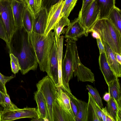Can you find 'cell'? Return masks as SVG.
Listing matches in <instances>:
<instances>
[{
  "instance_id": "20",
  "label": "cell",
  "mask_w": 121,
  "mask_h": 121,
  "mask_svg": "<svg viewBox=\"0 0 121 121\" xmlns=\"http://www.w3.org/2000/svg\"><path fill=\"white\" fill-rule=\"evenodd\" d=\"M70 20L65 16H62L56 24L53 29L54 37L56 45L58 48L59 46L60 35L63 33H65L66 28H64L65 26H68L70 23Z\"/></svg>"
},
{
  "instance_id": "42",
  "label": "cell",
  "mask_w": 121,
  "mask_h": 121,
  "mask_svg": "<svg viewBox=\"0 0 121 121\" xmlns=\"http://www.w3.org/2000/svg\"><path fill=\"white\" fill-rule=\"evenodd\" d=\"M37 9L39 11L41 7L42 0H34Z\"/></svg>"
},
{
  "instance_id": "5",
  "label": "cell",
  "mask_w": 121,
  "mask_h": 121,
  "mask_svg": "<svg viewBox=\"0 0 121 121\" xmlns=\"http://www.w3.org/2000/svg\"><path fill=\"white\" fill-rule=\"evenodd\" d=\"M37 90L42 94L47 105L49 121H53V109L56 98V88L51 79L48 75L36 84Z\"/></svg>"
},
{
  "instance_id": "38",
  "label": "cell",
  "mask_w": 121,
  "mask_h": 121,
  "mask_svg": "<svg viewBox=\"0 0 121 121\" xmlns=\"http://www.w3.org/2000/svg\"><path fill=\"white\" fill-rule=\"evenodd\" d=\"M15 76H6L2 74L0 72V81L4 86L6 83L13 78Z\"/></svg>"
},
{
  "instance_id": "16",
  "label": "cell",
  "mask_w": 121,
  "mask_h": 121,
  "mask_svg": "<svg viewBox=\"0 0 121 121\" xmlns=\"http://www.w3.org/2000/svg\"><path fill=\"white\" fill-rule=\"evenodd\" d=\"M11 5L16 28L22 27L24 5L22 0H11Z\"/></svg>"
},
{
  "instance_id": "49",
  "label": "cell",
  "mask_w": 121,
  "mask_h": 121,
  "mask_svg": "<svg viewBox=\"0 0 121 121\" xmlns=\"http://www.w3.org/2000/svg\"><path fill=\"white\" fill-rule=\"evenodd\" d=\"M0 121H1L0 111Z\"/></svg>"
},
{
  "instance_id": "1",
  "label": "cell",
  "mask_w": 121,
  "mask_h": 121,
  "mask_svg": "<svg viewBox=\"0 0 121 121\" xmlns=\"http://www.w3.org/2000/svg\"><path fill=\"white\" fill-rule=\"evenodd\" d=\"M29 33L23 27L16 28L6 44L9 54L18 59L21 72L24 75L37 69L38 63L34 50L29 39Z\"/></svg>"
},
{
  "instance_id": "30",
  "label": "cell",
  "mask_w": 121,
  "mask_h": 121,
  "mask_svg": "<svg viewBox=\"0 0 121 121\" xmlns=\"http://www.w3.org/2000/svg\"><path fill=\"white\" fill-rule=\"evenodd\" d=\"M100 121L95 108L88 102L87 108V121Z\"/></svg>"
},
{
  "instance_id": "29",
  "label": "cell",
  "mask_w": 121,
  "mask_h": 121,
  "mask_svg": "<svg viewBox=\"0 0 121 121\" xmlns=\"http://www.w3.org/2000/svg\"><path fill=\"white\" fill-rule=\"evenodd\" d=\"M86 86L89 92L99 106L101 108H103L104 107L102 99L97 89L95 88H94L92 86L88 84Z\"/></svg>"
},
{
  "instance_id": "31",
  "label": "cell",
  "mask_w": 121,
  "mask_h": 121,
  "mask_svg": "<svg viewBox=\"0 0 121 121\" xmlns=\"http://www.w3.org/2000/svg\"><path fill=\"white\" fill-rule=\"evenodd\" d=\"M3 103L2 106L4 108L10 110H15L19 108L11 101L9 96L7 93H3Z\"/></svg>"
},
{
  "instance_id": "2",
  "label": "cell",
  "mask_w": 121,
  "mask_h": 121,
  "mask_svg": "<svg viewBox=\"0 0 121 121\" xmlns=\"http://www.w3.org/2000/svg\"><path fill=\"white\" fill-rule=\"evenodd\" d=\"M29 34V42L40 70L46 72L49 58L55 40L53 32L51 30L46 35L33 32Z\"/></svg>"
},
{
  "instance_id": "46",
  "label": "cell",
  "mask_w": 121,
  "mask_h": 121,
  "mask_svg": "<svg viewBox=\"0 0 121 121\" xmlns=\"http://www.w3.org/2000/svg\"><path fill=\"white\" fill-rule=\"evenodd\" d=\"M121 55L118 53H115V56L116 60L117 61L121 64Z\"/></svg>"
},
{
  "instance_id": "26",
  "label": "cell",
  "mask_w": 121,
  "mask_h": 121,
  "mask_svg": "<svg viewBox=\"0 0 121 121\" xmlns=\"http://www.w3.org/2000/svg\"><path fill=\"white\" fill-rule=\"evenodd\" d=\"M77 102L79 111L75 117V121H87V108L88 103L79 100L75 97L74 98Z\"/></svg>"
},
{
  "instance_id": "4",
  "label": "cell",
  "mask_w": 121,
  "mask_h": 121,
  "mask_svg": "<svg viewBox=\"0 0 121 121\" xmlns=\"http://www.w3.org/2000/svg\"><path fill=\"white\" fill-rule=\"evenodd\" d=\"M92 30L98 33L102 43L106 42L114 52L121 55V33L109 20L98 19L89 33Z\"/></svg>"
},
{
  "instance_id": "33",
  "label": "cell",
  "mask_w": 121,
  "mask_h": 121,
  "mask_svg": "<svg viewBox=\"0 0 121 121\" xmlns=\"http://www.w3.org/2000/svg\"><path fill=\"white\" fill-rule=\"evenodd\" d=\"M9 55L12 71L15 74L20 70L19 61L17 58L13 54H9Z\"/></svg>"
},
{
  "instance_id": "44",
  "label": "cell",
  "mask_w": 121,
  "mask_h": 121,
  "mask_svg": "<svg viewBox=\"0 0 121 121\" xmlns=\"http://www.w3.org/2000/svg\"><path fill=\"white\" fill-rule=\"evenodd\" d=\"M111 96L109 93L106 92L104 95L103 97V99L106 101L108 102L110 100Z\"/></svg>"
},
{
  "instance_id": "10",
  "label": "cell",
  "mask_w": 121,
  "mask_h": 121,
  "mask_svg": "<svg viewBox=\"0 0 121 121\" xmlns=\"http://www.w3.org/2000/svg\"><path fill=\"white\" fill-rule=\"evenodd\" d=\"M64 0H60L52 6L48 13L46 27L44 35H47L53 29L57 23L61 18L60 15L64 4Z\"/></svg>"
},
{
  "instance_id": "41",
  "label": "cell",
  "mask_w": 121,
  "mask_h": 121,
  "mask_svg": "<svg viewBox=\"0 0 121 121\" xmlns=\"http://www.w3.org/2000/svg\"><path fill=\"white\" fill-rule=\"evenodd\" d=\"M107 112L106 107L102 108L101 117L102 121H106V116Z\"/></svg>"
},
{
  "instance_id": "34",
  "label": "cell",
  "mask_w": 121,
  "mask_h": 121,
  "mask_svg": "<svg viewBox=\"0 0 121 121\" xmlns=\"http://www.w3.org/2000/svg\"><path fill=\"white\" fill-rule=\"evenodd\" d=\"M88 102L95 108L100 121H102L101 117L102 108L99 106L89 92H88Z\"/></svg>"
},
{
  "instance_id": "47",
  "label": "cell",
  "mask_w": 121,
  "mask_h": 121,
  "mask_svg": "<svg viewBox=\"0 0 121 121\" xmlns=\"http://www.w3.org/2000/svg\"><path fill=\"white\" fill-rule=\"evenodd\" d=\"M106 121H115L113 119L108 113V112L106 116Z\"/></svg>"
},
{
  "instance_id": "37",
  "label": "cell",
  "mask_w": 121,
  "mask_h": 121,
  "mask_svg": "<svg viewBox=\"0 0 121 121\" xmlns=\"http://www.w3.org/2000/svg\"><path fill=\"white\" fill-rule=\"evenodd\" d=\"M70 97V103L71 108L75 117L78 112L79 105L77 102L74 98Z\"/></svg>"
},
{
  "instance_id": "3",
  "label": "cell",
  "mask_w": 121,
  "mask_h": 121,
  "mask_svg": "<svg viewBox=\"0 0 121 121\" xmlns=\"http://www.w3.org/2000/svg\"><path fill=\"white\" fill-rule=\"evenodd\" d=\"M66 49L64 58L62 62V78L63 90L70 96L72 94L69 82L73 78L74 70L80 60L75 41L67 39Z\"/></svg>"
},
{
  "instance_id": "35",
  "label": "cell",
  "mask_w": 121,
  "mask_h": 121,
  "mask_svg": "<svg viewBox=\"0 0 121 121\" xmlns=\"http://www.w3.org/2000/svg\"><path fill=\"white\" fill-rule=\"evenodd\" d=\"M0 38L8 44L9 40L4 25L0 15Z\"/></svg>"
},
{
  "instance_id": "39",
  "label": "cell",
  "mask_w": 121,
  "mask_h": 121,
  "mask_svg": "<svg viewBox=\"0 0 121 121\" xmlns=\"http://www.w3.org/2000/svg\"><path fill=\"white\" fill-rule=\"evenodd\" d=\"M97 45L99 50L100 54L105 53V50L100 38L96 39Z\"/></svg>"
},
{
  "instance_id": "7",
  "label": "cell",
  "mask_w": 121,
  "mask_h": 121,
  "mask_svg": "<svg viewBox=\"0 0 121 121\" xmlns=\"http://www.w3.org/2000/svg\"><path fill=\"white\" fill-rule=\"evenodd\" d=\"M0 13L9 41L16 29L11 0H0Z\"/></svg>"
},
{
  "instance_id": "11",
  "label": "cell",
  "mask_w": 121,
  "mask_h": 121,
  "mask_svg": "<svg viewBox=\"0 0 121 121\" xmlns=\"http://www.w3.org/2000/svg\"><path fill=\"white\" fill-rule=\"evenodd\" d=\"M48 13L46 8L41 7L33 17V32L44 35L46 27Z\"/></svg>"
},
{
  "instance_id": "43",
  "label": "cell",
  "mask_w": 121,
  "mask_h": 121,
  "mask_svg": "<svg viewBox=\"0 0 121 121\" xmlns=\"http://www.w3.org/2000/svg\"><path fill=\"white\" fill-rule=\"evenodd\" d=\"M0 91L3 94H6L7 93L5 86H4L0 81Z\"/></svg>"
},
{
  "instance_id": "17",
  "label": "cell",
  "mask_w": 121,
  "mask_h": 121,
  "mask_svg": "<svg viewBox=\"0 0 121 121\" xmlns=\"http://www.w3.org/2000/svg\"><path fill=\"white\" fill-rule=\"evenodd\" d=\"M99 62V69L108 85L110 82L117 77L111 70L109 65L106 59V53L103 52L100 54Z\"/></svg>"
},
{
  "instance_id": "28",
  "label": "cell",
  "mask_w": 121,
  "mask_h": 121,
  "mask_svg": "<svg viewBox=\"0 0 121 121\" xmlns=\"http://www.w3.org/2000/svg\"><path fill=\"white\" fill-rule=\"evenodd\" d=\"M78 0H64L60 17L63 16L68 17L76 4Z\"/></svg>"
},
{
  "instance_id": "8",
  "label": "cell",
  "mask_w": 121,
  "mask_h": 121,
  "mask_svg": "<svg viewBox=\"0 0 121 121\" xmlns=\"http://www.w3.org/2000/svg\"><path fill=\"white\" fill-rule=\"evenodd\" d=\"M0 112L1 120L2 121H13L24 118H41L35 108L26 107L13 110L4 108Z\"/></svg>"
},
{
  "instance_id": "14",
  "label": "cell",
  "mask_w": 121,
  "mask_h": 121,
  "mask_svg": "<svg viewBox=\"0 0 121 121\" xmlns=\"http://www.w3.org/2000/svg\"><path fill=\"white\" fill-rule=\"evenodd\" d=\"M104 47L106 59L111 70L117 77H121V64L116 60L115 53L105 42L102 43Z\"/></svg>"
},
{
  "instance_id": "45",
  "label": "cell",
  "mask_w": 121,
  "mask_h": 121,
  "mask_svg": "<svg viewBox=\"0 0 121 121\" xmlns=\"http://www.w3.org/2000/svg\"><path fill=\"white\" fill-rule=\"evenodd\" d=\"M92 32V35L94 38L96 39L100 38V36L98 33L96 31L94 30H91L90 32Z\"/></svg>"
},
{
  "instance_id": "40",
  "label": "cell",
  "mask_w": 121,
  "mask_h": 121,
  "mask_svg": "<svg viewBox=\"0 0 121 121\" xmlns=\"http://www.w3.org/2000/svg\"><path fill=\"white\" fill-rule=\"evenodd\" d=\"M94 0H83L82 6L80 11H82L88 7Z\"/></svg>"
},
{
  "instance_id": "36",
  "label": "cell",
  "mask_w": 121,
  "mask_h": 121,
  "mask_svg": "<svg viewBox=\"0 0 121 121\" xmlns=\"http://www.w3.org/2000/svg\"><path fill=\"white\" fill-rule=\"evenodd\" d=\"M60 0H42L41 7L46 8L48 12L52 6L58 2Z\"/></svg>"
},
{
  "instance_id": "9",
  "label": "cell",
  "mask_w": 121,
  "mask_h": 121,
  "mask_svg": "<svg viewBox=\"0 0 121 121\" xmlns=\"http://www.w3.org/2000/svg\"><path fill=\"white\" fill-rule=\"evenodd\" d=\"M58 48L55 40L49 58L46 72L48 75L53 81L56 87L58 82Z\"/></svg>"
},
{
  "instance_id": "24",
  "label": "cell",
  "mask_w": 121,
  "mask_h": 121,
  "mask_svg": "<svg viewBox=\"0 0 121 121\" xmlns=\"http://www.w3.org/2000/svg\"><path fill=\"white\" fill-rule=\"evenodd\" d=\"M107 18L109 20L121 33V11L115 6L112 9Z\"/></svg>"
},
{
  "instance_id": "12",
  "label": "cell",
  "mask_w": 121,
  "mask_h": 121,
  "mask_svg": "<svg viewBox=\"0 0 121 121\" xmlns=\"http://www.w3.org/2000/svg\"><path fill=\"white\" fill-rule=\"evenodd\" d=\"M86 30L80 24L77 17L72 21L66 28L64 37L76 41L84 35L86 36Z\"/></svg>"
},
{
  "instance_id": "32",
  "label": "cell",
  "mask_w": 121,
  "mask_h": 121,
  "mask_svg": "<svg viewBox=\"0 0 121 121\" xmlns=\"http://www.w3.org/2000/svg\"><path fill=\"white\" fill-rule=\"evenodd\" d=\"M24 5L25 7L30 13L33 17L39 11L36 6L34 0H22Z\"/></svg>"
},
{
  "instance_id": "48",
  "label": "cell",
  "mask_w": 121,
  "mask_h": 121,
  "mask_svg": "<svg viewBox=\"0 0 121 121\" xmlns=\"http://www.w3.org/2000/svg\"><path fill=\"white\" fill-rule=\"evenodd\" d=\"M3 93L0 91V106L3 103Z\"/></svg>"
},
{
  "instance_id": "22",
  "label": "cell",
  "mask_w": 121,
  "mask_h": 121,
  "mask_svg": "<svg viewBox=\"0 0 121 121\" xmlns=\"http://www.w3.org/2000/svg\"><path fill=\"white\" fill-rule=\"evenodd\" d=\"M111 97L113 98L118 104L121 105V90L119 79L117 77L108 85Z\"/></svg>"
},
{
  "instance_id": "50",
  "label": "cell",
  "mask_w": 121,
  "mask_h": 121,
  "mask_svg": "<svg viewBox=\"0 0 121 121\" xmlns=\"http://www.w3.org/2000/svg\"></svg>"
},
{
  "instance_id": "6",
  "label": "cell",
  "mask_w": 121,
  "mask_h": 121,
  "mask_svg": "<svg viewBox=\"0 0 121 121\" xmlns=\"http://www.w3.org/2000/svg\"><path fill=\"white\" fill-rule=\"evenodd\" d=\"M99 7L94 0L88 7L82 11H79L78 17L79 23L86 31V36L89 31L99 19Z\"/></svg>"
},
{
  "instance_id": "21",
  "label": "cell",
  "mask_w": 121,
  "mask_h": 121,
  "mask_svg": "<svg viewBox=\"0 0 121 121\" xmlns=\"http://www.w3.org/2000/svg\"><path fill=\"white\" fill-rule=\"evenodd\" d=\"M106 108L108 112L115 121H121V107L113 98L111 97Z\"/></svg>"
},
{
  "instance_id": "15",
  "label": "cell",
  "mask_w": 121,
  "mask_h": 121,
  "mask_svg": "<svg viewBox=\"0 0 121 121\" xmlns=\"http://www.w3.org/2000/svg\"><path fill=\"white\" fill-rule=\"evenodd\" d=\"M73 75L75 77H77L78 82H89L93 83L95 81L94 73L91 69L84 65L80 60L77 64Z\"/></svg>"
},
{
  "instance_id": "25",
  "label": "cell",
  "mask_w": 121,
  "mask_h": 121,
  "mask_svg": "<svg viewBox=\"0 0 121 121\" xmlns=\"http://www.w3.org/2000/svg\"><path fill=\"white\" fill-rule=\"evenodd\" d=\"M64 36H60L57 53L58 62V82L57 87L63 89L62 78V60Z\"/></svg>"
},
{
  "instance_id": "13",
  "label": "cell",
  "mask_w": 121,
  "mask_h": 121,
  "mask_svg": "<svg viewBox=\"0 0 121 121\" xmlns=\"http://www.w3.org/2000/svg\"><path fill=\"white\" fill-rule=\"evenodd\" d=\"M55 100L59 105L73 120L75 121V116L71 108L70 98L60 87H56Z\"/></svg>"
},
{
  "instance_id": "19",
  "label": "cell",
  "mask_w": 121,
  "mask_h": 121,
  "mask_svg": "<svg viewBox=\"0 0 121 121\" xmlns=\"http://www.w3.org/2000/svg\"><path fill=\"white\" fill-rule=\"evenodd\" d=\"M99 9V19L107 18L112 8L115 6L116 0H95Z\"/></svg>"
},
{
  "instance_id": "23",
  "label": "cell",
  "mask_w": 121,
  "mask_h": 121,
  "mask_svg": "<svg viewBox=\"0 0 121 121\" xmlns=\"http://www.w3.org/2000/svg\"><path fill=\"white\" fill-rule=\"evenodd\" d=\"M53 121H74L59 105L55 99L53 105Z\"/></svg>"
},
{
  "instance_id": "27",
  "label": "cell",
  "mask_w": 121,
  "mask_h": 121,
  "mask_svg": "<svg viewBox=\"0 0 121 121\" xmlns=\"http://www.w3.org/2000/svg\"><path fill=\"white\" fill-rule=\"evenodd\" d=\"M33 16L25 7L22 19V26L25 29L29 34L33 32Z\"/></svg>"
},
{
  "instance_id": "18",
  "label": "cell",
  "mask_w": 121,
  "mask_h": 121,
  "mask_svg": "<svg viewBox=\"0 0 121 121\" xmlns=\"http://www.w3.org/2000/svg\"><path fill=\"white\" fill-rule=\"evenodd\" d=\"M34 94V99L37 105L36 110L39 118L43 121H49L47 105L42 94L38 90Z\"/></svg>"
}]
</instances>
